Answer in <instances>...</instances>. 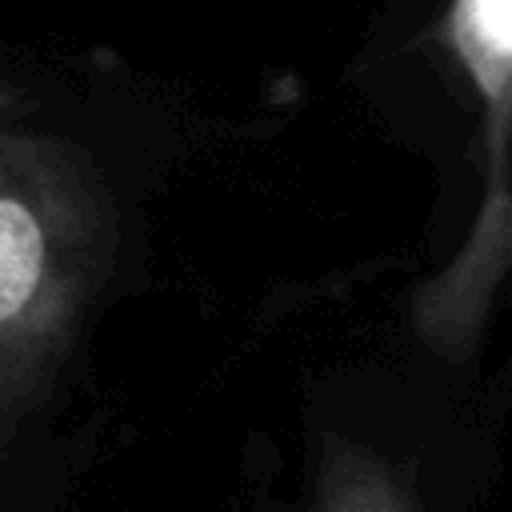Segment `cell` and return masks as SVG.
Returning a JSON list of instances; mask_svg holds the SVG:
<instances>
[{"label": "cell", "instance_id": "6da1fadb", "mask_svg": "<svg viewBox=\"0 0 512 512\" xmlns=\"http://www.w3.org/2000/svg\"><path fill=\"white\" fill-rule=\"evenodd\" d=\"M116 240L96 164L0 104V420L32 404L104 284Z\"/></svg>", "mask_w": 512, "mask_h": 512}, {"label": "cell", "instance_id": "7a4b0ae2", "mask_svg": "<svg viewBox=\"0 0 512 512\" xmlns=\"http://www.w3.org/2000/svg\"><path fill=\"white\" fill-rule=\"evenodd\" d=\"M440 36L480 100L484 148H508V132H512V0H448Z\"/></svg>", "mask_w": 512, "mask_h": 512}, {"label": "cell", "instance_id": "3957f363", "mask_svg": "<svg viewBox=\"0 0 512 512\" xmlns=\"http://www.w3.org/2000/svg\"><path fill=\"white\" fill-rule=\"evenodd\" d=\"M312 512H424L408 484L364 448H332L316 476Z\"/></svg>", "mask_w": 512, "mask_h": 512}]
</instances>
